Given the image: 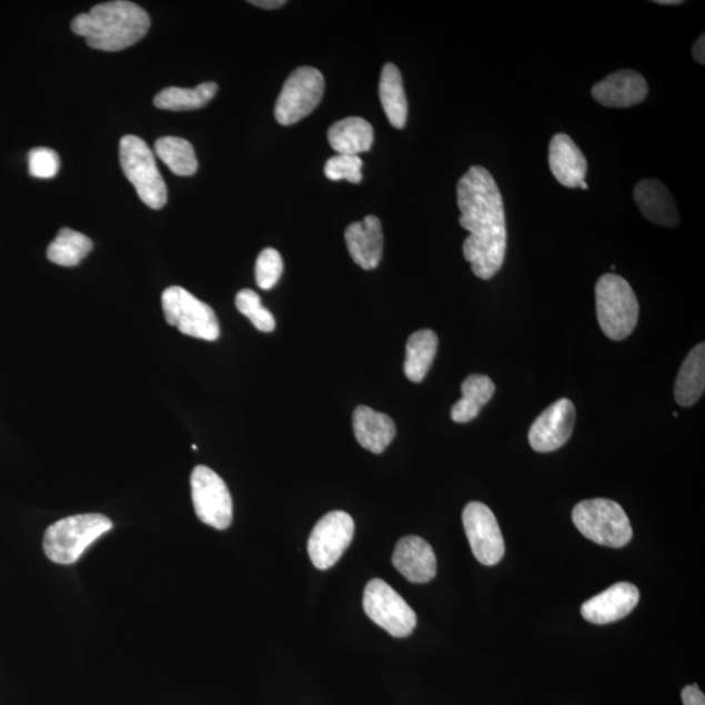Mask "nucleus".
I'll return each mask as SVG.
<instances>
[{
  "instance_id": "f257e3e1",
  "label": "nucleus",
  "mask_w": 705,
  "mask_h": 705,
  "mask_svg": "<svg viewBox=\"0 0 705 705\" xmlns=\"http://www.w3.org/2000/svg\"><path fill=\"white\" fill-rule=\"evenodd\" d=\"M459 222L470 236L463 244L465 261L479 279L490 280L506 258L507 228L498 184L485 168L472 167L457 183Z\"/></svg>"
},
{
  "instance_id": "f03ea898",
  "label": "nucleus",
  "mask_w": 705,
  "mask_h": 705,
  "mask_svg": "<svg viewBox=\"0 0 705 705\" xmlns=\"http://www.w3.org/2000/svg\"><path fill=\"white\" fill-rule=\"evenodd\" d=\"M150 27V14L125 0L94 6L71 24L72 32L84 37L88 47L101 51L128 49L143 39Z\"/></svg>"
},
{
  "instance_id": "7ed1b4c3",
  "label": "nucleus",
  "mask_w": 705,
  "mask_h": 705,
  "mask_svg": "<svg viewBox=\"0 0 705 705\" xmlns=\"http://www.w3.org/2000/svg\"><path fill=\"white\" fill-rule=\"evenodd\" d=\"M113 528L110 518L101 514H84L62 518L50 525L43 537V551L50 561L72 564L79 561L95 540Z\"/></svg>"
},
{
  "instance_id": "20e7f679",
  "label": "nucleus",
  "mask_w": 705,
  "mask_h": 705,
  "mask_svg": "<svg viewBox=\"0 0 705 705\" xmlns=\"http://www.w3.org/2000/svg\"><path fill=\"white\" fill-rule=\"evenodd\" d=\"M596 311L601 330L614 341L627 339L639 319V302L633 288L618 274L607 273L597 281Z\"/></svg>"
},
{
  "instance_id": "39448f33",
  "label": "nucleus",
  "mask_w": 705,
  "mask_h": 705,
  "mask_svg": "<svg viewBox=\"0 0 705 705\" xmlns=\"http://www.w3.org/2000/svg\"><path fill=\"white\" fill-rule=\"evenodd\" d=\"M573 522L584 537L607 547L626 546L633 538V526L621 504L597 498L576 504Z\"/></svg>"
},
{
  "instance_id": "423d86ee",
  "label": "nucleus",
  "mask_w": 705,
  "mask_h": 705,
  "mask_svg": "<svg viewBox=\"0 0 705 705\" xmlns=\"http://www.w3.org/2000/svg\"><path fill=\"white\" fill-rule=\"evenodd\" d=\"M120 159L124 175L135 188L144 204L161 210L168 202V189L154 154L143 139L125 135L120 143Z\"/></svg>"
},
{
  "instance_id": "0eeeda50",
  "label": "nucleus",
  "mask_w": 705,
  "mask_h": 705,
  "mask_svg": "<svg viewBox=\"0 0 705 705\" xmlns=\"http://www.w3.org/2000/svg\"><path fill=\"white\" fill-rule=\"evenodd\" d=\"M161 302L167 322L177 326L183 335L205 341L220 338V324L213 309L185 289L168 288L162 293Z\"/></svg>"
},
{
  "instance_id": "6e6552de",
  "label": "nucleus",
  "mask_w": 705,
  "mask_h": 705,
  "mask_svg": "<svg viewBox=\"0 0 705 705\" xmlns=\"http://www.w3.org/2000/svg\"><path fill=\"white\" fill-rule=\"evenodd\" d=\"M367 617L393 637L410 636L417 626V615L391 585L373 578L363 593Z\"/></svg>"
},
{
  "instance_id": "1a4fd4ad",
  "label": "nucleus",
  "mask_w": 705,
  "mask_h": 705,
  "mask_svg": "<svg viewBox=\"0 0 705 705\" xmlns=\"http://www.w3.org/2000/svg\"><path fill=\"white\" fill-rule=\"evenodd\" d=\"M324 78L313 67H300L291 73L279 95L274 117L282 125H292L306 118L321 103Z\"/></svg>"
},
{
  "instance_id": "9d476101",
  "label": "nucleus",
  "mask_w": 705,
  "mask_h": 705,
  "mask_svg": "<svg viewBox=\"0 0 705 705\" xmlns=\"http://www.w3.org/2000/svg\"><path fill=\"white\" fill-rule=\"evenodd\" d=\"M191 494L200 522L219 531L229 528L233 522L232 495L216 472L198 465L191 474Z\"/></svg>"
},
{
  "instance_id": "9b49d317",
  "label": "nucleus",
  "mask_w": 705,
  "mask_h": 705,
  "mask_svg": "<svg viewBox=\"0 0 705 705\" xmlns=\"http://www.w3.org/2000/svg\"><path fill=\"white\" fill-rule=\"evenodd\" d=\"M354 522L344 511H332L316 523L309 538V556L319 570H329L343 556L354 537Z\"/></svg>"
},
{
  "instance_id": "f8f14e48",
  "label": "nucleus",
  "mask_w": 705,
  "mask_h": 705,
  "mask_svg": "<svg viewBox=\"0 0 705 705\" xmlns=\"http://www.w3.org/2000/svg\"><path fill=\"white\" fill-rule=\"evenodd\" d=\"M463 524L476 560L485 566L498 564L506 547L493 511L484 503L471 502L463 511Z\"/></svg>"
},
{
  "instance_id": "ddd939ff",
  "label": "nucleus",
  "mask_w": 705,
  "mask_h": 705,
  "mask_svg": "<svg viewBox=\"0 0 705 705\" xmlns=\"http://www.w3.org/2000/svg\"><path fill=\"white\" fill-rule=\"evenodd\" d=\"M576 421L575 405L561 399L538 415L530 430V444L536 452H553L563 447L573 435Z\"/></svg>"
},
{
  "instance_id": "4468645a",
  "label": "nucleus",
  "mask_w": 705,
  "mask_h": 705,
  "mask_svg": "<svg viewBox=\"0 0 705 705\" xmlns=\"http://www.w3.org/2000/svg\"><path fill=\"white\" fill-rule=\"evenodd\" d=\"M639 600V590L634 584L617 583L586 601L582 606V615L593 625H608L627 617Z\"/></svg>"
},
{
  "instance_id": "2eb2a0df",
  "label": "nucleus",
  "mask_w": 705,
  "mask_h": 705,
  "mask_svg": "<svg viewBox=\"0 0 705 705\" xmlns=\"http://www.w3.org/2000/svg\"><path fill=\"white\" fill-rule=\"evenodd\" d=\"M592 95L606 108H630L647 98L648 84L639 72L621 70L593 87Z\"/></svg>"
},
{
  "instance_id": "dca6fc26",
  "label": "nucleus",
  "mask_w": 705,
  "mask_h": 705,
  "mask_svg": "<svg viewBox=\"0 0 705 705\" xmlns=\"http://www.w3.org/2000/svg\"><path fill=\"white\" fill-rule=\"evenodd\" d=\"M392 563L406 581L414 584L432 582L436 575V556L433 547L419 536L400 540L393 552Z\"/></svg>"
},
{
  "instance_id": "f3484780",
  "label": "nucleus",
  "mask_w": 705,
  "mask_h": 705,
  "mask_svg": "<svg viewBox=\"0 0 705 705\" xmlns=\"http://www.w3.org/2000/svg\"><path fill=\"white\" fill-rule=\"evenodd\" d=\"M345 242L353 262L371 271L380 265L383 256V230L381 220L367 216L345 230Z\"/></svg>"
},
{
  "instance_id": "a211bd4d",
  "label": "nucleus",
  "mask_w": 705,
  "mask_h": 705,
  "mask_svg": "<svg viewBox=\"0 0 705 705\" xmlns=\"http://www.w3.org/2000/svg\"><path fill=\"white\" fill-rule=\"evenodd\" d=\"M548 165L564 188L576 189L585 181L588 163L581 148L566 133H556L548 145Z\"/></svg>"
},
{
  "instance_id": "6ab92c4d",
  "label": "nucleus",
  "mask_w": 705,
  "mask_h": 705,
  "mask_svg": "<svg viewBox=\"0 0 705 705\" xmlns=\"http://www.w3.org/2000/svg\"><path fill=\"white\" fill-rule=\"evenodd\" d=\"M634 199L643 216L659 226H677L678 208L669 190L657 180H644L635 185Z\"/></svg>"
},
{
  "instance_id": "aec40b11",
  "label": "nucleus",
  "mask_w": 705,
  "mask_h": 705,
  "mask_svg": "<svg viewBox=\"0 0 705 705\" xmlns=\"http://www.w3.org/2000/svg\"><path fill=\"white\" fill-rule=\"evenodd\" d=\"M353 430L361 447L373 454H382L396 436L395 422L390 415L363 405L353 413Z\"/></svg>"
},
{
  "instance_id": "412c9836",
  "label": "nucleus",
  "mask_w": 705,
  "mask_h": 705,
  "mask_svg": "<svg viewBox=\"0 0 705 705\" xmlns=\"http://www.w3.org/2000/svg\"><path fill=\"white\" fill-rule=\"evenodd\" d=\"M705 390V345H696L687 354L675 381L674 397L681 406L688 407L699 402Z\"/></svg>"
},
{
  "instance_id": "4be33fe9",
  "label": "nucleus",
  "mask_w": 705,
  "mask_h": 705,
  "mask_svg": "<svg viewBox=\"0 0 705 705\" xmlns=\"http://www.w3.org/2000/svg\"><path fill=\"white\" fill-rule=\"evenodd\" d=\"M329 141L339 154L359 155L370 151L374 143L373 125L363 118H345L331 125Z\"/></svg>"
},
{
  "instance_id": "5701e85b",
  "label": "nucleus",
  "mask_w": 705,
  "mask_h": 705,
  "mask_svg": "<svg viewBox=\"0 0 705 705\" xmlns=\"http://www.w3.org/2000/svg\"><path fill=\"white\" fill-rule=\"evenodd\" d=\"M380 98L384 113L393 128L404 129L407 120V100L402 73L395 64L387 63L383 67Z\"/></svg>"
},
{
  "instance_id": "b1692460",
  "label": "nucleus",
  "mask_w": 705,
  "mask_h": 705,
  "mask_svg": "<svg viewBox=\"0 0 705 705\" xmlns=\"http://www.w3.org/2000/svg\"><path fill=\"white\" fill-rule=\"evenodd\" d=\"M463 397L452 406L451 419L457 423L471 422L479 414L495 393V384L486 375L473 374L462 384Z\"/></svg>"
},
{
  "instance_id": "393cba45",
  "label": "nucleus",
  "mask_w": 705,
  "mask_h": 705,
  "mask_svg": "<svg viewBox=\"0 0 705 705\" xmlns=\"http://www.w3.org/2000/svg\"><path fill=\"white\" fill-rule=\"evenodd\" d=\"M437 352V336L432 330L414 332L407 339L404 373L413 383L425 380Z\"/></svg>"
},
{
  "instance_id": "a878e982",
  "label": "nucleus",
  "mask_w": 705,
  "mask_h": 705,
  "mask_svg": "<svg viewBox=\"0 0 705 705\" xmlns=\"http://www.w3.org/2000/svg\"><path fill=\"white\" fill-rule=\"evenodd\" d=\"M216 83H203L197 88L170 87L154 98V107L162 110L189 111L202 109L216 95Z\"/></svg>"
},
{
  "instance_id": "bb28decb",
  "label": "nucleus",
  "mask_w": 705,
  "mask_h": 705,
  "mask_svg": "<svg viewBox=\"0 0 705 705\" xmlns=\"http://www.w3.org/2000/svg\"><path fill=\"white\" fill-rule=\"evenodd\" d=\"M154 151L174 174L190 177L197 173V154L190 141L174 137L161 138L155 141Z\"/></svg>"
},
{
  "instance_id": "cd10ccee",
  "label": "nucleus",
  "mask_w": 705,
  "mask_h": 705,
  "mask_svg": "<svg viewBox=\"0 0 705 705\" xmlns=\"http://www.w3.org/2000/svg\"><path fill=\"white\" fill-rule=\"evenodd\" d=\"M93 250V242L87 235L70 228L61 229L48 248L50 262L62 266H75Z\"/></svg>"
},
{
  "instance_id": "c85d7f7f",
  "label": "nucleus",
  "mask_w": 705,
  "mask_h": 705,
  "mask_svg": "<svg viewBox=\"0 0 705 705\" xmlns=\"http://www.w3.org/2000/svg\"><path fill=\"white\" fill-rule=\"evenodd\" d=\"M235 306L240 313L250 319L255 329L262 332H272L276 321L269 309L262 303L261 295L251 289H242L235 296Z\"/></svg>"
},
{
  "instance_id": "c756f323",
  "label": "nucleus",
  "mask_w": 705,
  "mask_h": 705,
  "mask_svg": "<svg viewBox=\"0 0 705 705\" xmlns=\"http://www.w3.org/2000/svg\"><path fill=\"white\" fill-rule=\"evenodd\" d=\"M363 162L359 155L338 154L325 162L324 174L331 181H348L360 183L362 181Z\"/></svg>"
},
{
  "instance_id": "7c9ffc66",
  "label": "nucleus",
  "mask_w": 705,
  "mask_h": 705,
  "mask_svg": "<svg viewBox=\"0 0 705 705\" xmlns=\"http://www.w3.org/2000/svg\"><path fill=\"white\" fill-rule=\"evenodd\" d=\"M282 271H284V262L280 252L274 249H265L259 254L255 265L256 284L263 291H270L278 284Z\"/></svg>"
},
{
  "instance_id": "2f4dec72",
  "label": "nucleus",
  "mask_w": 705,
  "mask_h": 705,
  "mask_svg": "<svg viewBox=\"0 0 705 705\" xmlns=\"http://www.w3.org/2000/svg\"><path fill=\"white\" fill-rule=\"evenodd\" d=\"M29 173L40 180H50L54 178L59 168H61V161L56 151L49 150V148H36L29 152Z\"/></svg>"
},
{
  "instance_id": "473e14b6",
  "label": "nucleus",
  "mask_w": 705,
  "mask_h": 705,
  "mask_svg": "<svg viewBox=\"0 0 705 705\" xmlns=\"http://www.w3.org/2000/svg\"><path fill=\"white\" fill-rule=\"evenodd\" d=\"M682 701L684 705H705V696L697 685L686 686L682 692Z\"/></svg>"
},
{
  "instance_id": "72a5a7b5",
  "label": "nucleus",
  "mask_w": 705,
  "mask_h": 705,
  "mask_svg": "<svg viewBox=\"0 0 705 705\" xmlns=\"http://www.w3.org/2000/svg\"><path fill=\"white\" fill-rule=\"evenodd\" d=\"M693 56H694L695 61L697 63H701V64L705 63V39H704V34H702L699 37V39H697V41L694 43Z\"/></svg>"
},
{
  "instance_id": "f704fd0d",
  "label": "nucleus",
  "mask_w": 705,
  "mask_h": 705,
  "mask_svg": "<svg viewBox=\"0 0 705 705\" xmlns=\"http://www.w3.org/2000/svg\"><path fill=\"white\" fill-rule=\"evenodd\" d=\"M250 3L264 10H276L286 4L285 0H251Z\"/></svg>"
},
{
  "instance_id": "c9c22d12",
  "label": "nucleus",
  "mask_w": 705,
  "mask_h": 705,
  "mask_svg": "<svg viewBox=\"0 0 705 705\" xmlns=\"http://www.w3.org/2000/svg\"><path fill=\"white\" fill-rule=\"evenodd\" d=\"M657 4H662V6H678L682 4L684 2H682V0H656Z\"/></svg>"
},
{
  "instance_id": "e433bc0d",
  "label": "nucleus",
  "mask_w": 705,
  "mask_h": 705,
  "mask_svg": "<svg viewBox=\"0 0 705 705\" xmlns=\"http://www.w3.org/2000/svg\"><path fill=\"white\" fill-rule=\"evenodd\" d=\"M578 188L583 189V190H588V184H586V182H582L581 185H578Z\"/></svg>"
},
{
  "instance_id": "4c0bfd02",
  "label": "nucleus",
  "mask_w": 705,
  "mask_h": 705,
  "mask_svg": "<svg viewBox=\"0 0 705 705\" xmlns=\"http://www.w3.org/2000/svg\"><path fill=\"white\" fill-rule=\"evenodd\" d=\"M192 450H194V451H197V450H198V447H197V445H195V444H192Z\"/></svg>"
}]
</instances>
